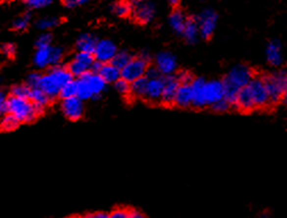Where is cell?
Returning a JSON list of instances; mask_svg holds the SVG:
<instances>
[{"label":"cell","mask_w":287,"mask_h":218,"mask_svg":"<svg viewBox=\"0 0 287 218\" xmlns=\"http://www.w3.org/2000/svg\"><path fill=\"white\" fill-rule=\"evenodd\" d=\"M253 72L249 66L246 65H236L230 70L228 75L226 76L225 80H223V85H225V98L228 100L230 103L235 104L237 95H238L239 90L246 87L249 83L252 82Z\"/></svg>","instance_id":"1"},{"label":"cell","mask_w":287,"mask_h":218,"mask_svg":"<svg viewBox=\"0 0 287 218\" xmlns=\"http://www.w3.org/2000/svg\"><path fill=\"white\" fill-rule=\"evenodd\" d=\"M72 75L69 69H63L59 66H55L52 70L41 76L39 88H41L51 98L59 96L62 88L72 80Z\"/></svg>","instance_id":"2"},{"label":"cell","mask_w":287,"mask_h":218,"mask_svg":"<svg viewBox=\"0 0 287 218\" xmlns=\"http://www.w3.org/2000/svg\"><path fill=\"white\" fill-rule=\"evenodd\" d=\"M78 83V97L82 101L97 100L101 97L103 91L106 88V82L99 73L89 71L79 77L77 80Z\"/></svg>","instance_id":"3"},{"label":"cell","mask_w":287,"mask_h":218,"mask_svg":"<svg viewBox=\"0 0 287 218\" xmlns=\"http://www.w3.org/2000/svg\"><path fill=\"white\" fill-rule=\"evenodd\" d=\"M8 113L13 114L20 122H30L41 113L44 108L38 107L30 98L9 96L7 98Z\"/></svg>","instance_id":"4"},{"label":"cell","mask_w":287,"mask_h":218,"mask_svg":"<svg viewBox=\"0 0 287 218\" xmlns=\"http://www.w3.org/2000/svg\"><path fill=\"white\" fill-rule=\"evenodd\" d=\"M264 82L268 88L271 103H277L282 98H284L287 82V73L285 71L271 73L265 77Z\"/></svg>","instance_id":"5"},{"label":"cell","mask_w":287,"mask_h":218,"mask_svg":"<svg viewBox=\"0 0 287 218\" xmlns=\"http://www.w3.org/2000/svg\"><path fill=\"white\" fill-rule=\"evenodd\" d=\"M96 61L94 54H90V53H84V52H79L78 54L74 56V58L69 63V71L73 77H81L84 73L89 72L91 69H93V65Z\"/></svg>","instance_id":"6"},{"label":"cell","mask_w":287,"mask_h":218,"mask_svg":"<svg viewBox=\"0 0 287 218\" xmlns=\"http://www.w3.org/2000/svg\"><path fill=\"white\" fill-rule=\"evenodd\" d=\"M132 16L138 23H150L155 16V6L150 0H131Z\"/></svg>","instance_id":"7"},{"label":"cell","mask_w":287,"mask_h":218,"mask_svg":"<svg viewBox=\"0 0 287 218\" xmlns=\"http://www.w3.org/2000/svg\"><path fill=\"white\" fill-rule=\"evenodd\" d=\"M247 87L252 95L255 108H264L271 103L264 78H253Z\"/></svg>","instance_id":"8"},{"label":"cell","mask_w":287,"mask_h":218,"mask_svg":"<svg viewBox=\"0 0 287 218\" xmlns=\"http://www.w3.org/2000/svg\"><path fill=\"white\" fill-rule=\"evenodd\" d=\"M225 98V85L220 80L205 82L203 87V102L205 107H212L218 101Z\"/></svg>","instance_id":"9"},{"label":"cell","mask_w":287,"mask_h":218,"mask_svg":"<svg viewBox=\"0 0 287 218\" xmlns=\"http://www.w3.org/2000/svg\"><path fill=\"white\" fill-rule=\"evenodd\" d=\"M147 69L148 66L146 59H144L143 57L132 58L129 62V64L121 70V76L123 79L128 80L129 82H132L134 80L145 77Z\"/></svg>","instance_id":"10"},{"label":"cell","mask_w":287,"mask_h":218,"mask_svg":"<svg viewBox=\"0 0 287 218\" xmlns=\"http://www.w3.org/2000/svg\"><path fill=\"white\" fill-rule=\"evenodd\" d=\"M198 24H200L201 37L203 39H210L212 34L214 33L215 27H217L218 15L214 10L205 9L197 17Z\"/></svg>","instance_id":"11"},{"label":"cell","mask_w":287,"mask_h":218,"mask_svg":"<svg viewBox=\"0 0 287 218\" xmlns=\"http://www.w3.org/2000/svg\"><path fill=\"white\" fill-rule=\"evenodd\" d=\"M118 53V48L116 45L113 43L112 40L108 39H102L97 41L96 45L94 56L97 61L102 63H109L114 58V56Z\"/></svg>","instance_id":"12"},{"label":"cell","mask_w":287,"mask_h":218,"mask_svg":"<svg viewBox=\"0 0 287 218\" xmlns=\"http://www.w3.org/2000/svg\"><path fill=\"white\" fill-rule=\"evenodd\" d=\"M62 111L67 119L72 121H77L83 114V104L80 97L74 96L65 98L62 102Z\"/></svg>","instance_id":"13"},{"label":"cell","mask_w":287,"mask_h":218,"mask_svg":"<svg viewBox=\"0 0 287 218\" xmlns=\"http://www.w3.org/2000/svg\"><path fill=\"white\" fill-rule=\"evenodd\" d=\"M157 68L161 71L162 75H172L177 69L176 56L169 52L159 53L157 56Z\"/></svg>","instance_id":"14"},{"label":"cell","mask_w":287,"mask_h":218,"mask_svg":"<svg viewBox=\"0 0 287 218\" xmlns=\"http://www.w3.org/2000/svg\"><path fill=\"white\" fill-rule=\"evenodd\" d=\"M163 89H164V78L148 79L146 93H145V100L150 102H159L162 101Z\"/></svg>","instance_id":"15"},{"label":"cell","mask_w":287,"mask_h":218,"mask_svg":"<svg viewBox=\"0 0 287 218\" xmlns=\"http://www.w3.org/2000/svg\"><path fill=\"white\" fill-rule=\"evenodd\" d=\"M180 83L178 79L171 76H166L164 78V89H163L162 102L164 104H175L176 95L178 91Z\"/></svg>","instance_id":"16"},{"label":"cell","mask_w":287,"mask_h":218,"mask_svg":"<svg viewBox=\"0 0 287 218\" xmlns=\"http://www.w3.org/2000/svg\"><path fill=\"white\" fill-rule=\"evenodd\" d=\"M265 57L270 65L279 66L283 63L282 46L277 40L270 41L265 48Z\"/></svg>","instance_id":"17"},{"label":"cell","mask_w":287,"mask_h":218,"mask_svg":"<svg viewBox=\"0 0 287 218\" xmlns=\"http://www.w3.org/2000/svg\"><path fill=\"white\" fill-rule=\"evenodd\" d=\"M175 104L179 108H188L193 105V88H191L190 83L179 86Z\"/></svg>","instance_id":"18"},{"label":"cell","mask_w":287,"mask_h":218,"mask_svg":"<svg viewBox=\"0 0 287 218\" xmlns=\"http://www.w3.org/2000/svg\"><path fill=\"white\" fill-rule=\"evenodd\" d=\"M33 63L38 69H45L49 65H52V47L48 46V47L37 48Z\"/></svg>","instance_id":"19"},{"label":"cell","mask_w":287,"mask_h":218,"mask_svg":"<svg viewBox=\"0 0 287 218\" xmlns=\"http://www.w3.org/2000/svg\"><path fill=\"white\" fill-rule=\"evenodd\" d=\"M99 75L107 83H115L121 78V70L113 64V63H104L102 69L99 70Z\"/></svg>","instance_id":"20"},{"label":"cell","mask_w":287,"mask_h":218,"mask_svg":"<svg viewBox=\"0 0 287 218\" xmlns=\"http://www.w3.org/2000/svg\"><path fill=\"white\" fill-rule=\"evenodd\" d=\"M183 36L188 44H195L198 40V37L201 36V31L200 24H198L196 17L195 19H188V21H187Z\"/></svg>","instance_id":"21"},{"label":"cell","mask_w":287,"mask_h":218,"mask_svg":"<svg viewBox=\"0 0 287 218\" xmlns=\"http://www.w3.org/2000/svg\"><path fill=\"white\" fill-rule=\"evenodd\" d=\"M235 105L243 111H251V110H253V109H255L252 95H251L250 93L249 87L246 86V87H244L243 89L239 90L238 95H237Z\"/></svg>","instance_id":"22"},{"label":"cell","mask_w":287,"mask_h":218,"mask_svg":"<svg viewBox=\"0 0 287 218\" xmlns=\"http://www.w3.org/2000/svg\"><path fill=\"white\" fill-rule=\"evenodd\" d=\"M187 21H188V19H187L185 14H183L180 9L173 10L171 15L169 17L170 27H171V29L175 31L176 33L179 34H183L187 24Z\"/></svg>","instance_id":"23"},{"label":"cell","mask_w":287,"mask_h":218,"mask_svg":"<svg viewBox=\"0 0 287 218\" xmlns=\"http://www.w3.org/2000/svg\"><path fill=\"white\" fill-rule=\"evenodd\" d=\"M205 80L202 78H196L191 82V88H193V107L201 109L204 108L203 102V87Z\"/></svg>","instance_id":"24"},{"label":"cell","mask_w":287,"mask_h":218,"mask_svg":"<svg viewBox=\"0 0 287 218\" xmlns=\"http://www.w3.org/2000/svg\"><path fill=\"white\" fill-rule=\"evenodd\" d=\"M96 45H97V40L95 39V37L93 36V34H89V33L81 34L77 40V49L79 52L94 54Z\"/></svg>","instance_id":"25"},{"label":"cell","mask_w":287,"mask_h":218,"mask_svg":"<svg viewBox=\"0 0 287 218\" xmlns=\"http://www.w3.org/2000/svg\"><path fill=\"white\" fill-rule=\"evenodd\" d=\"M29 98L35 105H38V107H40V108H45L46 105L49 103V101L52 100V98L39 87L31 88Z\"/></svg>","instance_id":"26"},{"label":"cell","mask_w":287,"mask_h":218,"mask_svg":"<svg viewBox=\"0 0 287 218\" xmlns=\"http://www.w3.org/2000/svg\"><path fill=\"white\" fill-rule=\"evenodd\" d=\"M147 82L148 79L146 77H143V78H139L134 82H131V94L134 95L136 97H145V93H146L147 88Z\"/></svg>","instance_id":"27"},{"label":"cell","mask_w":287,"mask_h":218,"mask_svg":"<svg viewBox=\"0 0 287 218\" xmlns=\"http://www.w3.org/2000/svg\"><path fill=\"white\" fill-rule=\"evenodd\" d=\"M131 12H132V6H131V2L118 1L112 5V13L115 14L116 16L125 17L129 15Z\"/></svg>","instance_id":"28"},{"label":"cell","mask_w":287,"mask_h":218,"mask_svg":"<svg viewBox=\"0 0 287 218\" xmlns=\"http://www.w3.org/2000/svg\"><path fill=\"white\" fill-rule=\"evenodd\" d=\"M131 55L129 53L126 52V51H121V52H118L116 53V55L114 56V58L112 59L113 64H114L116 68H119L120 70H122L123 68H126V66L129 64V62L131 61Z\"/></svg>","instance_id":"29"},{"label":"cell","mask_w":287,"mask_h":218,"mask_svg":"<svg viewBox=\"0 0 287 218\" xmlns=\"http://www.w3.org/2000/svg\"><path fill=\"white\" fill-rule=\"evenodd\" d=\"M59 23H61V21H59V19H57V17L48 16V17H42V19L38 20L37 22H35V27L40 30H49V29H52V27H57Z\"/></svg>","instance_id":"30"},{"label":"cell","mask_w":287,"mask_h":218,"mask_svg":"<svg viewBox=\"0 0 287 218\" xmlns=\"http://www.w3.org/2000/svg\"><path fill=\"white\" fill-rule=\"evenodd\" d=\"M78 96V83L77 80H71L70 82H67L65 86L62 88L61 93H59V97L62 100H65V98H70V97H74Z\"/></svg>","instance_id":"31"},{"label":"cell","mask_w":287,"mask_h":218,"mask_svg":"<svg viewBox=\"0 0 287 218\" xmlns=\"http://www.w3.org/2000/svg\"><path fill=\"white\" fill-rule=\"evenodd\" d=\"M19 124H21V122L17 120L13 114L7 113L5 114V117H3L1 121V128H2V131H5V132L14 131V129L19 126Z\"/></svg>","instance_id":"32"},{"label":"cell","mask_w":287,"mask_h":218,"mask_svg":"<svg viewBox=\"0 0 287 218\" xmlns=\"http://www.w3.org/2000/svg\"><path fill=\"white\" fill-rule=\"evenodd\" d=\"M30 23V14H24L23 16L17 17L13 22V29L15 31H24Z\"/></svg>","instance_id":"33"},{"label":"cell","mask_w":287,"mask_h":218,"mask_svg":"<svg viewBox=\"0 0 287 218\" xmlns=\"http://www.w3.org/2000/svg\"><path fill=\"white\" fill-rule=\"evenodd\" d=\"M114 87H115L116 91H118V93H120L121 95L131 94V82H129L126 79H123L122 77L114 83Z\"/></svg>","instance_id":"34"},{"label":"cell","mask_w":287,"mask_h":218,"mask_svg":"<svg viewBox=\"0 0 287 218\" xmlns=\"http://www.w3.org/2000/svg\"><path fill=\"white\" fill-rule=\"evenodd\" d=\"M31 88L27 85H19L13 87L12 89V95L13 96L22 97V98H29Z\"/></svg>","instance_id":"35"},{"label":"cell","mask_w":287,"mask_h":218,"mask_svg":"<svg viewBox=\"0 0 287 218\" xmlns=\"http://www.w3.org/2000/svg\"><path fill=\"white\" fill-rule=\"evenodd\" d=\"M52 1H54V0H24L26 5L32 9L44 8V7L51 5Z\"/></svg>","instance_id":"36"},{"label":"cell","mask_w":287,"mask_h":218,"mask_svg":"<svg viewBox=\"0 0 287 218\" xmlns=\"http://www.w3.org/2000/svg\"><path fill=\"white\" fill-rule=\"evenodd\" d=\"M52 44V34L49 33H42L38 37V39L35 40V47L42 48V47H48Z\"/></svg>","instance_id":"37"},{"label":"cell","mask_w":287,"mask_h":218,"mask_svg":"<svg viewBox=\"0 0 287 218\" xmlns=\"http://www.w3.org/2000/svg\"><path fill=\"white\" fill-rule=\"evenodd\" d=\"M230 105L232 103L228 100H226V98H222V100L218 101L217 103H214L212 105V109H213V111L215 112H226L228 109L230 108Z\"/></svg>","instance_id":"38"},{"label":"cell","mask_w":287,"mask_h":218,"mask_svg":"<svg viewBox=\"0 0 287 218\" xmlns=\"http://www.w3.org/2000/svg\"><path fill=\"white\" fill-rule=\"evenodd\" d=\"M1 53L6 56V57H13V56L15 55V53H16L15 45H13L10 43L3 44L1 46Z\"/></svg>","instance_id":"39"},{"label":"cell","mask_w":287,"mask_h":218,"mask_svg":"<svg viewBox=\"0 0 287 218\" xmlns=\"http://www.w3.org/2000/svg\"><path fill=\"white\" fill-rule=\"evenodd\" d=\"M40 75H38V73H31L26 79V85L30 88H37L39 87V83H40Z\"/></svg>","instance_id":"40"},{"label":"cell","mask_w":287,"mask_h":218,"mask_svg":"<svg viewBox=\"0 0 287 218\" xmlns=\"http://www.w3.org/2000/svg\"><path fill=\"white\" fill-rule=\"evenodd\" d=\"M88 0H63L64 6L67 7V8H77V7H80L87 3Z\"/></svg>","instance_id":"41"},{"label":"cell","mask_w":287,"mask_h":218,"mask_svg":"<svg viewBox=\"0 0 287 218\" xmlns=\"http://www.w3.org/2000/svg\"><path fill=\"white\" fill-rule=\"evenodd\" d=\"M180 85H186V83H191L193 82V77H191L190 73L188 72H180L178 77H177Z\"/></svg>","instance_id":"42"},{"label":"cell","mask_w":287,"mask_h":218,"mask_svg":"<svg viewBox=\"0 0 287 218\" xmlns=\"http://www.w3.org/2000/svg\"><path fill=\"white\" fill-rule=\"evenodd\" d=\"M161 71L157 68V66H154V68H148L147 71H146V75H145V77H146L147 79H157V78H159L161 77Z\"/></svg>","instance_id":"43"},{"label":"cell","mask_w":287,"mask_h":218,"mask_svg":"<svg viewBox=\"0 0 287 218\" xmlns=\"http://www.w3.org/2000/svg\"><path fill=\"white\" fill-rule=\"evenodd\" d=\"M112 218H129L130 217V212L129 210H123V209H118L115 212L111 214Z\"/></svg>","instance_id":"44"},{"label":"cell","mask_w":287,"mask_h":218,"mask_svg":"<svg viewBox=\"0 0 287 218\" xmlns=\"http://www.w3.org/2000/svg\"><path fill=\"white\" fill-rule=\"evenodd\" d=\"M87 217H91V218H107V217H111V214L96 213V214H91V215H88Z\"/></svg>","instance_id":"45"},{"label":"cell","mask_w":287,"mask_h":218,"mask_svg":"<svg viewBox=\"0 0 287 218\" xmlns=\"http://www.w3.org/2000/svg\"><path fill=\"white\" fill-rule=\"evenodd\" d=\"M143 217H144L143 214H140L139 212H137V210L130 212V218H143Z\"/></svg>","instance_id":"46"},{"label":"cell","mask_w":287,"mask_h":218,"mask_svg":"<svg viewBox=\"0 0 287 218\" xmlns=\"http://www.w3.org/2000/svg\"><path fill=\"white\" fill-rule=\"evenodd\" d=\"M168 1H169V3H170V5H171V6H173V7H175V6H177V5H178V3H179V1H180V0H168Z\"/></svg>","instance_id":"47"},{"label":"cell","mask_w":287,"mask_h":218,"mask_svg":"<svg viewBox=\"0 0 287 218\" xmlns=\"http://www.w3.org/2000/svg\"><path fill=\"white\" fill-rule=\"evenodd\" d=\"M284 98L287 100V82H286V89H285V95H284Z\"/></svg>","instance_id":"48"}]
</instances>
